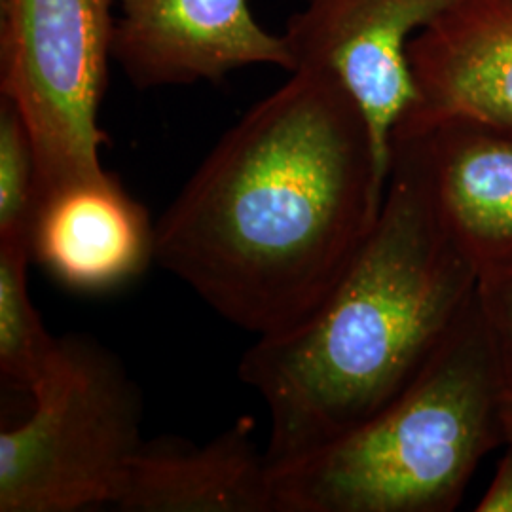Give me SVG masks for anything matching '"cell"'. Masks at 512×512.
Here are the masks:
<instances>
[{
    "instance_id": "6da1fadb",
    "label": "cell",
    "mask_w": 512,
    "mask_h": 512,
    "mask_svg": "<svg viewBox=\"0 0 512 512\" xmlns=\"http://www.w3.org/2000/svg\"><path fill=\"white\" fill-rule=\"evenodd\" d=\"M365 116L300 69L228 129L156 224V262L256 336L302 323L365 245L385 196Z\"/></svg>"
},
{
    "instance_id": "30bf717a",
    "label": "cell",
    "mask_w": 512,
    "mask_h": 512,
    "mask_svg": "<svg viewBox=\"0 0 512 512\" xmlns=\"http://www.w3.org/2000/svg\"><path fill=\"white\" fill-rule=\"evenodd\" d=\"M29 243L33 260L80 293L114 291L156 260V226L109 171L40 200Z\"/></svg>"
},
{
    "instance_id": "5bb4252c",
    "label": "cell",
    "mask_w": 512,
    "mask_h": 512,
    "mask_svg": "<svg viewBox=\"0 0 512 512\" xmlns=\"http://www.w3.org/2000/svg\"><path fill=\"white\" fill-rule=\"evenodd\" d=\"M478 304L490 332L507 391L512 393V266L480 275Z\"/></svg>"
},
{
    "instance_id": "9a60e30c",
    "label": "cell",
    "mask_w": 512,
    "mask_h": 512,
    "mask_svg": "<svg viewBox=\"0 0 512 512\" xmlns=\"http://www.w3.org/2000/svg\"><path fill=\"white\" fill-rule=\"evenodd\" d=\"M475 511L512 512V446H507V452L499 461L495 476Z\"/></svg>"
},
{
    "instance_id": "7a4b0ae2",
    "label": "cell",
    "mask_w": 512,
    "mask_h": 512,
    "mask_svg": "<svg viewBox=\"0 0 512 512\" xmlns=\"http://www.w3.org/2000/svg\"><path fill=\"white\" fill-rule=\"evenodd\" d=\"M478 283L420 175L393 154L380 215L346 274L302 323L258 336L239 363L270 412V467L393 403L473 306Z\"/></svg>"
},
{
    "instance_id": "4fadbf2b",
    "label": "cell",
    "mask_w": 512,
    "mask_h": 512,
    "mask_svg": "<svg viewBox=\"0 0 512 512\" xmlns=\"http://www.w3.org/2000/svg\"><path fill=\"white\" fill-rule=\"evenodd\" d=\"M35 209L37 160L33 141L16 105L0 95V241L21 239L29 243Z\"/></svg>"
},
{
    "instance_id": "8992f818",
    "label": "cell",
    "mask_w": 512,
    "mask_h": 512,
    "mask_svg": "<svg viewBox=\"0 0 512 512\" xmlns=\"http://www.w3.org/2000/svg\"><path fill=\"white\" fill-rule=\"evenodd\" d=\"M452 2L306 0L287 21L283 37L294 71H329L346 86L365 116L385 184L393 129L418 99L408 44Z\"/></svg>"
},
{
    "instance_id": "8fae6325",
    "label": "cell",
    "mask_w": 512,
    "mask_h": 512,
    "mask_svg": "<svg viewBox=\"0 0 512 512\" xmlns=\"http://www.w3.org/2000/svg\"><path fill=\"white\" fill-rule=\"evenodd\" d=\"M241 418L205 446L143 442L112 509L126 512H275L272 473Z\"/></svg>"
},
{
    "instance_id": "9c48e42d",
    "label": "cell",
    "mask_w": 512,
    "mask_h": 512,
    "mask_svg": "<svg viewBox=\"0 0 512 512\" xmlns=\"http://www.w3.org/2000/svg\"><path fill=\"white\" fill-rule=\"evenodd\" d=\"M406 55L418 99L401 120L512 131V0L452 2Z\"/></svg>"
},
{
    "instance_id": "2e32d148",
    "label": "cell",
    "mask_w": 512,
    "mask_h": 512,
    "mask_svg": "<svg viewBox=\"0 0 512 512\" xmlns=\"http://www.w3.org/2000/svg\"><path fill=\"white\" fill-rule=\"evenodd\" d=\"M503 431H505V446H512V393L509 391L503 403Z\"/></svg>"
},
{
    "instance_id": "5b68a950",
    "label": "cell",
    "mask_w": 512,
    "mask_h": 512,
    "mask_svg": "<svg viewBox=\"0 0 512 512\" xmlns=\"http://www.w3.org/2000/svg\"><path fill=\"white\" fill-rule=\"evenodd\" d=\"M116 0H0V95L29 129L37 203L107 173L99 109Z\"/></svg>"
},
{
    "instance_id": "52a82bcc",
    "label": "cell",
    "mask_w": 512,
    "mask_h": 512,
    "mask_svg": "<svg viewBox=\"0 0 512 512\" xmlns=\"http://www.w3.org/2000/svg\"><path fill=\"white\" fill-rule=\"evenodd\" d=\"M112 61L139 90L220 82L236 69L294 71L283 35L253 18L247 0H116Z\"/></svg>"
},
{
    "instance_id": "7c38bea8",
    "label": "cell",
    "mask_w": 512,
    "mask_h": 512,
    "mask_svg": "<svg viewBox=\"0 0 512 512\" xmlns=\"http://www.w3.org/2000/svg\"><path fill=\"white\" fill-rule=\"evenodd\" d=\"M31 260L27 241H0V372L29 393L46 376L59 344L31 300L27 281Z\"/></svg>"
},
{
    "instance_id": "3957f363",
    "label": "cell",
    "mask_w": 512,
    "mask_h": 512,
    "mask_svg": "<svg viewBox=\"0 0 512 512\" xmlns=\"http://www.w3.org/2000/svg\"><path fill=\"white\" fill-rule=\"evenodd\" d=\"M507 385L478 304L431 363L370 420L272 465L275 512H452L505 444Z\"/></svg>"
},
{
    "instance_id": "ba28073f",
    "label": "cell",
    "mask_w": 512,
    "mask_h": 512,
    "mask_svg": "<svg viewBox=\"0 0 512 512\" xmlns=\"http://www.w3.org/2000/svg\"><path fill=\"white\" fill-rule=\"evenodd\" d=\"M393 154L420 175L444 228L480 275L511 268L512 131L469 120H401Z\"/></svg>"
},
{
    "instance_id": "277c9868",
    "label": "cell",
    "mask_w": 512,
    "mask_h": 512,
    "mask_svg": "<svg viewBox=\"0 0 512 512\" xmlns=\"http://www.w3.org/2000/svg\"><path fill=\"white\" fill-rule=\"evenodd\" d=\"M31 397V416L0 433V512L114 507L145 442L143 399L118 357L63 336Z\"/></svg>"
}]
</instances>
